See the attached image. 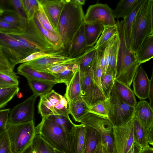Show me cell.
Instances as JSON below:
<instances>
[{
	"label": "cell",
	"instance_id": "6da1fadb",
	"mask_svg": "<svg viewBox=\"0 0 153 153\" xmlns=\"http://www.w3.org/2000/svg\"><path fill=\"white\" fill-rule=\"evenodd\" d=\"M82 5L76 0H65L58 23L59 37L56 49L68 56L73 39L84 22Z\"/></svg>",
	"mask_w": 153,
	"mask_h": 153
},
{
	"label": "cell",
	"instance_id": "7a4b0ae2",
	"mask_svg": "<svg viewBox=\"0 0 153 153\" xmlns=\"http://www.w3.org/2000/svg\"><path fill=\"white\" fill-rule=\"evenodd\" d=\"M120 39L116 68L115 79L130 87L132 81L140 65L135 53L128 48L125 41L122 20L116 22Z\"/></svg>",
	"mask_w": 153,
	"mask_h": 153
},
{
	"label": "cell",
	"instance_id": "3957f363",
	"mask_svg": "<svg viewBox=\"0 0 153 153\" xmlns=\"http://www.w3.org/2000/svg\"><path fill=\"white\" fill-rule=\"evenodd\" d=\"M5 33L17 41L28 56L36 52L55 50L42 34L33 19L28 20L25 29Z\"/></svg>",
	"mask_w": 153,
	"mask_h": 153
},
{
	"label": "cell",
	"instance_id": "277c9868",
	"mask_svg": "<svg viewBox=\"0 0 153 153\" xmlns=\"http://www.w3.org/2000/svg\"><path fill=\"white\" fill-rule=\"evenodd\" d=\"M153 34V0H145L136 15L131 29L130 50L135 53L145 38Z\"/></svg>",
	"mask_w": 153,
	"mask_h": 153
},
{
	"label": "cell",
	"instance_id": "5b68a950",
	"mask_svg": "<svg viewBox=\"0 0 153 153\" xmlns=\"http://www.w3.org/2000/svg\"><path fill=\"white\" fill-rule=\"evenodd\" d=\"M35 133L53 148L67 153H74L72 135L47 117H42L40 123L35 127Z\"/></svg>",
	"mask_w": 153,
	"mask_h": 153
},
{
	"label": "cell",
	"instance_id": "8992f818",
	"mask_svg": "<svg viewBox=\"0 0 153 153\" xmlns=\"http://www.w3.org/2000/svg\"><path fill=\"white\" fill-rule=\"evenodd\" d=\"M6 131L12 153H24L36 135L33 120L17 124L7 122Z\"/></svg>",
	"mask_w": 153,
	"mask_h": 153
},
{
	"label": "cell",
	"instance_id": "52a82bcc",
	"mask_svg": "<svg viewBox=\"0 0 153 153\" xmlns=\"http://www.w3.org/2000/svg\"><path fill=\"white\" fill-rule=\"evenodd\" d=\"M77 122L96 130L102 138V144L110 153H116L114 143V127L108 118L89 112Z\"/></svg>",
	"mask_w": 153,
	"mask_h": 153
},
{
	"label": "cell",
	"instance_id": "ba28073f",
	"mask_svg": "<svg viewBox=\"0 0 153 153\" xmlns=\"http://www.w3.org/2000/svg\"><path fill=\"white\" fill-rule=\"evenodd\" d=\"M38 110L42 117L53 115L69 116V114L68 100L53 90L40 96Z\"/></svg>",
	"mask_w": 153,
	"mask_h": 153
},
{
	"label": "cell",
	"instance_id": "9c48e42d",
	"mask_svg": "<svg viewBox=\"0 0 153 153\" xmlns=\"http://www.w3.org/2000/svg\"><path fill=\"white\" fill-rule=\"evenodd\" d=\"M109 99L108 118L114 127L124 126L133 118L134 108L123 101L113 88Z\"/></svg>",
	"mask_w": 153,
	"mask_h": 153
},
{
	"label": "cell",
	"instance_id": "30bf717a",
	"mask_svg": "<svg viewBox=\"0 0 153 153\" xmlns=\"http://www.w3.org/2000/svg\"><path fill=\"white\" fill-rule=\"evenodd\" d=\"M38 96L33 94L25 101L14 107L10 112L8 122L17 124L33 120L35 103Z\"/></svg>",
	"mask_w": 153,
	"mask_h": 153
},
{
	"label": "cell",
	"instance_id": "8fae6325",
	"mask_svg": "<svg viewBox=\"0 0 153 153\" xmlns=\"http://www.w3.org/2000/svg\"><path fill=\"white\" fill-rule=\"evenodd\" d=\"M0 48L14 69L15 66L28 56L17 41L0 31Z\"/></svg>",
	"mask_w": 153,
	"mask_h": 153
},
{
	"label": "cell",
	"instance_id": "7c38bea8",
	"mask_svg": "<svg viewBox=\"0 0 153 153\" xmlns=\"http://www.w3.org/2000/svg\"><path fill=\"white\" fill-rule=\"evenodd\" d=\"M84 22H98L104 26H112L116 24L113 10L107 4L98 3L90 5L88 7L84 15Z\"/></svg>",
	"mask_w": 153,
	"mask_h": 153
},
{
	"label": "cell",
	"instance_id": "4fadbf2b",
	"mask_svg": "<svg viewBox=\"0 0 153 153\" xmlns=\"http://www.w3.org/2000/svg\"><path fill=\"white\" fill-rule=\"evenodd\" d=\"M133 118L124 126L114 127V143L116 153H127L134 142Z\"/></svg>",
	"mask_w": 153,
	"mask_h": 153
},
{
	"label": "cell",
	"instance_id": "5bb4252c",
	"mask_svg": "<svg viewBox=\"0 0 153 153\" xmlns=\"http://www.w3.org/2000/svg\"><path fill=\"white\" fill-rule=\"evenodd\" d=\"M51 25L56 32L65 0H38Z\"/></svg>",
	"mask_w": 153,
	"mask_h": 153
},
{
	"label": "cell",
	"instance_id": "9a60e30c",
	"mask_svg": "<svg viewBox=\"0 0 153 153\" xmlns=\"http://www.w3.org/2000/svg\"><path fill=\"white\" fill-rule=\"evenodd\" d=\"M132 82L135 95L141 100L147 98L150 79L141 65L137 69Z\"/></svg>",
	"mask_w": 153,
	"mask_h": 153
},
{
	"label": "cell",
	"instance_id": "2e32d148",
	"mask_svg": "<svg viewBox=\"0 0 153 153\" xmlns=\"http://www.w3.org/2000/svg\"><path fill=\"white\" fill-rule=\"evenodd\" d=\"M70 59L65 54L60 53L44 56L22 64L43 72L52 65L64 62Z\"/></svg>",
	"mask_w": 153,
	"mask_h": 153
},
{
	"label": "cell",
	"instance_id": "e0dca14e",
	"mask_svg": "<svg viewBox=\"0 0 153 153\" xmlns=\"http://www.w3.org/2000/svg\"><path fill=\"white\" fill-rule=\"evenodd\" d=\"M133 117L137 118L149 130H153V109L145 100L139 102L134 108Z\"/></svg>",
	"mask_w": 153,
	"mask_h": 153
},
{
	"label": "cell",
	"instance_id": "ac0fdd59",
	"mask_svg": "<svg viewBox=\"0 0 153 153\" xmlns=\"http://www.w3.org/2000/svg\"><path fill=\"white\" fill-rule=\"evenodd\" d=\"M93 63L85 72L83 74H80L81 97L90 108L91 107L95 88L92 76V67Z\"/></svg>",
	"mask_w": 153,
	"mask_h": 153
},
{
	"label": "cell",
	"instance_id": "d6986e66",
	"mask_svg": "<svg viewBox=\"0 0 153 153\" xmlns=\"http://www.w3.org/2000/svg\"><path fill=\"white\" fill-rule=\"evenodd\" d=\"M133 137L134 142L142 149L153 145V130L146 129L139 120L133 117Z\"/></svg>",
	"mask_w": 153,
	"mask_h": 153
},
{
	"label": "cell",
	"instance_id": "ffe728a7",
	"mask_svg": "<svg viewBox=\"0 0 153 153\" xmlns=\"http://www.w3.org/2000/svg\"><path fill=\"white\" fill-rule=\"evenodd\" d=\"M17 70V74L23 75L27 79L40 80L56 84L61 83L53 74L37 71L22 63L18 67Z\"/></svg>",
	"mask_w": 153,
	"mask_h": 153
},
{
	"label": "cell",
	"instance_id": "44dd1931",
	"mask_svg": "<svg viewBox=\"0 0 153 153\" xmlns=\"http://www.w3.org/2000/svg\"><path fill=\"white\" fill-rule=\"evenodd\" d=\"M103 72L99 64L96 53L92 67V76L95 88L91 106L106 99L103 93L101 83V78Z\"/></svg>",
	"mask_w": 153,
	"mask_h": 153
},
{
	"label": "cell",
	"instance_id": "7402d4cb",
	"mask_svg": "<svg viewBox=\"0 0 153 153\" xmlns=\"http://www.w3.org/2000/svg\"><path fill=\"white\" fill-rule=\"evenodd\" d=\"M90 47L86 45L83 22L73 39L68 56L74 58Z\"/></svg>",
	"mask_w": 153,
	"mask_h": 153
},
{
	"label": "cell",
	"instance_id": "603a6c76",
	"mask_svg": "<svg viewBox=\"0 0 153 153\" xmlns=\"http://www.w3.org/2000/svg\"><path fill=\"white\" fill-rule=\"evenodd\" d=\"M85 143L83 153H97L102 143L99 133L94 128L85 126Z\"/></svg>",
	"mask_w": 153,
	"mask_h": 153
},
{
	"label": "cell",
	"instance_id": "cb8c5ba5",
	"mask_svg": "<svg viewBox=\"0 0 153 153\" xmlns=\"http://www.w3.org/2000/svg\"><path fill=\"white\" fill-rule=\"evenodd\" d=\"M112 88L124 102L134 108L136 105L137 102L135 95L130 87L115 79Z\"/></svg>",
	"mask_w": 153,
	"mask_h": 153
},
{
	"label": "cell",
	"instance_id": "d4e9b609",
	"mask_svg": "<svg viewBox=\"0 0 153 153\" xmlns=\"http://www.w3.org/2000/svg\"><path fill=\"white\" fill-rule=\"evenodd\" d=\"M66 86L64 96L68 101H75L82 98L80 77L79 68Z\"/></svg>",
	"mask_w": 153,
	"mask_h": 153
},
{
	"label": "cell",
	"instance_id": "484cf974",
	"mask_svg": "<svg viewBox=\"0 0 153 153\" xmlns=\"http://www.w3.org/2000/svg\"><path fill=\"white\" fill-rule=\"evenodd\" d=\"M138 62L141 65L153 57V34L147 36L135 53Z\"/></svg>",
	"mask_w": 153,
	"mask_h": 153
},
{
	"label": "cell",
	"instance_id": "4316f807",
	"mask_svg": "<svg viewBox=\"0 0 153 153\" xmlns=\"http://www.w3.org/2000/svg\"><path fill=\"white\" fill-rule=\"evenodd\" d=\"M145 0H138L128 15L122 20L123 22L126 42L130 50V39L132 25L136 14Z\"/></svg>",
	"mask_w": 153,
	"mask_h": 153
},
{
	"label": "cell",
	"instance_id": "83f0119b",
	"mask_svg": "<svg viewBox=\"0 0 153 153\" xmlns=\"http://www.w3.org/2000/svg\"><path fill=\"white\" fill-rule=\"evenodd\" d=\"M84 30L87 45L94 46L104 29V26L98 22L85 23Z\"/></svg>",
	"mask_w": 153,
	"mask_h": 153
},
{
	"label": "cell",
	"instance_id": "f1b7e54d",
	"mask_svg": "<svg viewBox=\"0 0 153 153\" xmlns=\"http://www.w3.org/2000/svg\"><path fill=\"white\" fill-rule=\"evenodd\" d=\"M96 49L94 46L90 47L75 58L79 66L80 74L86 72L92 64L96 56Z\"/></svg>",
	"mask_w": 153,
	"mask_h": 153
},
{
	"label": "cell",
	"instance_id": "f546056e",
	"mask_svg": "<svg viewBox=\"0 0 153 153\" xmlns=\"http://www.w3.org/2000/svg\"><path fill=\"white\" fill-rule=\"evenodd\" d=\"M85 134L84 125L76 124L72 134L74 153H83L85 143Z\"/></svg>",
	"mask_w": 153,
	"mask_h": 153
},
{
	"label": "cell",
	"instance_id": "4dcf8cb0",
	"mask_svg": "<svg viewBox=\"0 0 153 153\" xmlns=\"http://www.w3.org/2000/svg\"><path fill=\"white\" fill-rule=\"evenodd\" d=\"M24 153H55L54 149L38 134Z\"/></svg>",
	"mask_w": 153,
	"mask_h": 153
},
{
	"label": "cell",
	"instance_id": "1f68e13d",
	"mask_svg": "<svg viewBox=\"0 0 153 153\" xmlns=\"http://www.w3.org/2000/svg\"><path fill=\"white\" fill-rule=\"evenodd\" d=\"M68 104L69 114L75 122H77L80 118L89 112L90 108L82 98L75 101H68Z\"/></svg>",
	"mask_w": 153,
	"mask_h": 153
},
{
	"label": "cell",
	"instance_id": "d6a6232c",
	"mask_svg": "<svg viewBox=\"0 0 153 153\" xmlns=\"http://www.w3.org/2000/svg\"><path fill=\"white\" fill-rule=\"evenodd\" d=\"M29 86L33 94L39 96L45 95L50 92L55 83L48 82L42 80L27 79Z\"/></svg>",
	"mask_w": 153,
	"mask_h": 153
},
{
	"label": "cell",
	"instance_id": "836d02e7",
	"mask_svg": "<svg viewBox=\"0 0 153 153\" xmlns=\"http://www.w3.org/2000/svg\"><path fill=\"white\" fill-rule=\"evenodd\" d=\"M138 0H121L113 10L114 18H124L130 12Z\"/></svg>",
	"mask_w": 153,
	"mask_h": 153
},
{
	"label": "cell",
	"instance_id": "e575fe53",
	"mask_svg": "<svg viewBox=\"0 0 153 153\" xmlns=\"http://www.w3.org/2000/svg\"><path fill=\"white\" fill-rule=\"evenodd\" d=\"M60 127L66 132L72 135L76 124L73 123L69 116L53 115L47 117Z\"/></svg>",
	"mask_w": 153,
	"mask_h": 153
},
{
	"label": "cell",
	"instance_id": "d590c367",
	"mask_svg": "<svg viewBox=\"0 0 153 153\" xmlns=\"http://www.w3.org/2000/svg\"><path fill=\"white\" fill-rule=\"evenodd\" d=\"M119 45L120 39L118 33L116 39L111 47L109 65L106 72L110 73L115 78L116 74V65Z\"/></svg>",
	"mask_w": 153,
	"mask_h": 153
},
{
	"label": "cell",
	"instance_id": "8d00e7d4",
	"mask_svg": "<svg viewBox=\"0 0 153 153\" xmlns=\"http://www.w3.org/2000/svg\"><path fill=\"white\" fill-rule=\"evenodd\" d=\"M19 90V86L0 88V109L6 105Z\"/></svg>",
	"mask_w": 153,
	"mask_h": 153
},
{
	"label": "cell",
	"instance_id": "74e56055",
	"mask_svg": "<svg viewBox=\"0 0 153 153\" xmlns=\"http://www.w3.org/2000/svg\"><path fill=\"white\" fill-rule=\"evenodd\" d=\"M18 78L13 71L8 72L0 71V88L19 86Z\"/></svg>",
	"mask_w": 153,
	"mask_h": 153
},
{
	"label": "cell",
	"instance_id": "f35d334b",
	"mask_svg": "<svg viewBox=\"0 0 153 153\" xmlns=\"http://www.w3.org/2000/svg\"><path fill=\"white\" fill-rule=\"evenodd\" d=\"M0 19L20 30H22L19 18L15 10H3L2 13L0 16Z\"/></svg>",
	"mask_w": 153,
	"mask_h": 153
},
{
	"label": "cell",
	"instance_id": "ab89813d",
	"mask_svg": "<svg viewBox=\"0 0 153 153\" xmlns=\"http://www.w3.org/2000/svg\"><path fill=\"white\" fill-rule=\"evenodd\" d=\"M118 33L117 26H104V29L101 35L96 42L94 47L96 48L100 47L107 42Z\"/></svg>",
	"mask_w": 153,
	"mask_h": 153
},
{
	"label": "cell",
	"instance_id": "60d3db41",
	"mask_svg": "<svg viewBox=\"0 0 153 153\" xmlns=\"http://www.w3.org/2000/svg\"><path fill=\"white\" fill-rule=\"evenodd\" d=\"M115 80V77L110 73H102V75L101 85L103 93L106 99L109 97Z\"/></svg>",
	"mask_w": 153,
	"mask_h": 153
},
{
	"label": "cell",
	"instance_id": "b9f144b4",
	"mask_svg": "<svg viewBox=\"0 0 153 153\" xmlns=\"http://www.w3.org/2000/svg\"><path fill=\"white\" fill-rule=\"evenodd\" d=\"M33 19L42 34L53 46L55 49L56 50L59 40V37L58 34L53 33L46 29L35 16Z\"/></svg>",
	"mask_w": 153,
	"mask_h": 153
},
{
	"label": "cell",
	"instance_id": "7bdbcfd3",
	"mask_svg": "<svg viewBox=\"0 0 153 153\" xmlns=\"http://www.w3.org/2000/svg\"><path fill=\"white\" fill-rule=\"evenodd\" d=\"M23 7L28 20L33 19L39 6L38 0H22Z\"/></svg>",
	"mask_w": 153,
	"mask_h": 153
},
{
	"label": "cell",
	"instance_id": "ee69618b",
	"mask_svg": "<svg viewBox=\"0 0 153 153\" xmlns=\"http://www.w3.org/2000/svg\"><path fill=\"white\" fill-rule=\"evenodd\" d=\"M109 107L108 98L100 102L90 108L89 112L108 118Z\"/></svg>",
	"mask_w": 153,
	"mask_h": 153
},
{
	"label": "cell",
	"instance_id": "f6af8a7d",
	"mask_svg": "<svg viewBox=\"0 0 153 153\" xmlns=\"http://www.w3.org/2000/svg\"><path fill=\"white\" fill-rule=\"evenodd\" d=\"M78 68V65L76 63L62 72L53 74L57 78L61 83H64L67 85Z\"/></svg>",
	"mask_w": 153,
	"mask_h": 153
},
{
	"label": "cell",
	"instance_id": "bcb514c9",
	"mask_svg": "<svg viewBox=\"0 0 153 153\" xmlns=\"http://www.w3.org/2000/svg\"><path fill=\"white\" fill-rule=\"evenodd\" d=\"M10 1L19 16L22 24V29H25L28 25V20L25 12L22 0H11Z\"/></svg>",
	"mask_w": 153,
	"mask_h": 153
},
{
	"label": "cell",
	"instance_id": "7dc6e473",
	"mask_svg": "<svg viewBox=\"0 0 153 153\" xmlns=\"http://www.w3.org/2000/svg\"><path fill=\"white\" fill-rule=\"evenodd\" d=\"M34 16L46 29L53 33L58 34L51 25L42 6L39 3V8Z\"/></svg>",
	"mask_w": 153,
	"mask_h": 153
},
{
	"label": "cell",
	"instance_id": "c3c4849f",
	"mask_svg": "<svg viewBox=\"0 0 153 153\" xmlns=\"http://www.w3.org/2000/svg\"><path fill=\"white\" fill-rule=\"evenodd\" d=\"M76 58L70 59L64 62L52 65L45 70L44 71L52 74L59 73L72 66L76 63Z\"/></svg>",
	"mask_w": 153,
	"mask_h": 153
},
{
	"label": "cell",
	"instance_id": "681fc988",
	"mask_svg": "<svg viewBox=\"0 0 153 153\" xmlns=\"http://www.w3.org/2000/svg\"><path fill=\"white\" fill-rule=\"evenodd\" d=\"M60 53H63L61 51L56 50H53L48 51L36 52L30 54L25 58L20 61L19 62V64L24 63L44 56Z\"/></svg>",
	"mask_w": 153,
	"mask_h": 153
},
{
	"label": "cell",
	"instance_id": "f907efd6",
	"mask_svg": "<svg viewBox=\"0 0 153 153\" xmlns=\"http://www.w3.org/2000/svg\"><path fill=\"white\" fill-rule=\"evenodd\" d=\"M0 153H12L6 130L0 134Z\"/></svg>",
	"mask_w": 153,
	"mask_h": 153
},
{
	"label": "cell",
	"instance_id": "816d5d0a",
	"mask_svg": "<svg viewBox=\"0 0 153 153\" xmlns=\"http://www.w3.org/2000/svg\"><path fill=\"white\" fill-rule=\"evenodd\" d=\"M10 108L0 110V134L6 130Z\"/></svg>",
	"mask_w": 153,
	"mask_h": 153
},
{
	"label": "cell",
	"instance_id": "f5cc1de1",
	"mask_svg": "<svg viewBox=\"0 0 153 153\" xmlns=\"http://www.w3.org/2000/svg\"><path fill=\"white\" fill-rule=\"evenodd\" d=\"M13 68L7 59L0 55V71L4 72H13Z\"/></svg>",
	"mask_w": 153,
	"mask_h": 153
},
{
	"label": "cell",
	"instance_id": "db71d44e",
	"mask_svg": "<svg viewBox=\"0 0 153 153\" xmlns=\"http://www.w3.org/2000/svg\"><path fill=\"white\" fill-rule=\"evenodd\" d=\"M19 29L4 21L0 19V31L7 33L16 31Z\"/></svg>",
	"mask_w": 153,
	"mask_h": 153
},
{
	"label": "cell",
	"instance_id": "11a10c76",
	"mask_svg": "<svg viewBox=\"0 0 153 153\" xmlns=\"http://www.w3.org/2000/svg\"><path fill=\"white\" fill-rule=\"evenodd\" d=\"M149 103L151 107L153 109V74L152 72V76L150 79V83L148 92V97Z\"/></svg>",
	"mask_w": 153,
	"mask_h": 153
},
{
	"label": "cell",
	"instance_id": "9f6ffc18",
	"mask_svg": "<svg viewBox=\"0 0 153 153\" xmlns=\"http://www.w3.org/2000/svg\"><path fill=\"white\" fill-rule=\"evenodd\" d=\"M142 149L139 145L134 142L127 153H141Z\"/></svg>",
	"mask_w": 153,
	"mask_h": 153
},
{
	"label": "cell",
	"instance_id": "6f0895ef",
	"mask_svg": "<svg viewBox=\"0 0 153 153\" xmlns=\"http://www.w3.org/2000/svg\"><path fill=\"white\" fill-rule=\"evenodd\" d=\"M141 153H153V148L149 146L142 149Z\"/></svg>",
	"mask_w": 153,
	"mask_h": 153
},
{
	"label": "cell",
	"instance_id": "680465c9",
	"mask_svg": "<svg viewBox=\"0 0 153 153\" xmlns=\"http://www.w3.org/2000/svg\"><path fill=\"white\" fill-rule=\"evenodd\" d=\"M102 153H110L106 147L102 144Z\"/></svg>",
	"mask_w": 153,
	"mask_h": 153
},
{
	"label": "cell",
	"instance_id": "91938a15",
	"mask_svg": "<svg viewBox=\"0 0 153 153\" xmlns=\"http://www.w3.org/2000/svg\"><path fill=\"white\" fill-rule=\"evenodd\" d=\"M79 4L81 5H84L85 1V0H76Z\"/></svg>",
	"mask_w": 153,
	"mask_h": 153
},
{
	"label": "cell",
	"instance_id": "94428289",
	"mask_svg": "<svg viewBox=\"0 0 153 153\" xmlns=\"http://www.w3.org/2000/svg\"><path fill=\"white\" fill-rule=\"evenodd\" d=\"M54 149L55 153H67L60 150H59L56 149Z\"/></svg>",
	"mask_w": 153,
	"mask_h": 153
},
{
	"label": "cell",
	"instance_id": "6125c7cd",
	"mask_svg": "<svg viewBox=\"0 0 153 153\" xmlns=\"http://www.w3.org/2000/svg\"><path fill=\"white\" fill-rule=\"evenodd\" d=\"M97 153H102V144L100 146Z\"/></svg>",
	"mask_w": 153,
	"mask_h": 153
},
{
	"label": "cell",
	"instance_id": "be15d7a7",
	"mask_svg": "<svg viewBox=\"0 0 153 153\" xmlns=\"http://www.w3.org/2000/svg\"><path fill=\"white\" fill-rule=\"evenodd\" d=\"M0 55L2 56H5V55H4V54L3 53V52H2L0 48Z\"/></svg>",
	"mask_w": 153,
	"mask_h": 153
},
{
	"label": "cell",
	"instance_id": "e7e4bbea",
	"mask_svg": "<svg viewBox=\"0 0 153 153\" xmlns=\"http://www.w3.org/2000/svg\"><path fill=\"white\" fill-rule=\"evenodd\" d=\"M19 94H18L17 95L18 97L19 98H20L22 97V95L21 93H19Z\"/></svg>",
	"mask_w": 153,
	"mask_h": 153
},
{
	"label": "cell",
	"instance_id": "03108f58",
	"mask_svg": "<svg viewBox=\"0 0 153 153\" xmlns=\"http://www.w3.org/2000/svg\"><path fill=\"white\" fill-rule=\"evenodd\" d=\"M3 11V10L0 8V16L1 15Z\"/></svg>",
	"mask_w": 153,
	"mask_h": 153
}]
</instances>
